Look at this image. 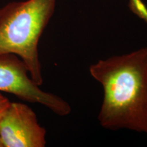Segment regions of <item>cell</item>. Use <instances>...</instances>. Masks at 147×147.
<instances>
[{
	"label": "cell",
	"mask_w": 147,
	"mask_h": 147,
	"mask_svg": "<svg viewBox=\"0 0 147 147\" xmlns=\"http://www.w3.org/2000/svg\"><path fill=\"white\" fill-rule=\"evenodd\" d=\"M47 131L35 112L26 104L10 102L0 118V139L3 147H45Z\"/></svg>",
	"instance_id": "obj_4"
},
{
	"label": "cell",
	"mask_w": 147,
	"mask_h": 147,
	"mask_svg": "<svg viewBox=\"0 0 147 147\" xmlns=\"http://www.w3.org/2000/svg\"><path fill=\"white\" fill-rule=\"evenodd\" d=\"M56 3L57 0H26L0 8V55L18 56L38 86L43 83L38 44Z\"/></svg>",
	"instance_id": "obj_2"
},
{
	"label": "cell",
	"mask_w": 147,
	"mask_h": 147,
	"mask_svg": "<svg viewBox=\"0 0 147 147\" xmlns=\"http://www.w3.org/2000/svg\"><path fill=\"white\" fill-rule=\"evenodd\" d=\"M10 102L6 97L3 96L2 94L0 93V118L8 106Z\"/></svg>",
	"instance_id": "obj_6"
},
{
	"label": "cell",
	"mask_w": 147,
	"mask_h": 147,
	"mask_svg": "<svg viewBox=\"0 0 147 147\" xmlns=\"http://www.w3.org/2000/svg\"><path fill=\"white\" fill-rule=\"evenodd\" d=\"M0 91L41 104L61 117L71 113V106L65 100L40 89L31 78L26 65L15 55H0Z\"/></svg>",
	"instance_id": "obj_3"
},
{
	"label": "cell",
	"mask_w": 147,
	"mask_h": 147,
	"mask_svg": "<svg viewBox=\"0 0 147 147\" xmlns=\"http://www.w3.org/2000/svg\"><path fill=\"white\" fill-rule=\"evenodd\" d=\"M0 147H3V144H2V142H1V139H0Z\"/></svg>",
	"instance_id": "obj_7"
},
{
	"label": "cell",
	"mask_w": 147,
	"mask_h": 147,
	"mask_svg": "<svg viewBox=\"0 0 147 147\" xmlns=\"http://www.w3.org/2000/svg\"><path fill=\"white\" fill-rule=\"evenodd\" d=\"M129 8L134 13L147 21V9L141 0H129Z\"/></svg>",
	"instance_id": "obj_5"
},
{
	"label": "cell",
	"mask_w": 147,
	"mask_h": 147,
	"mask_svg": "<svg viewBox=\"0 0 147 147\" xmlns=\"http://www.w3.org/2000/svg\"><path fill=\"white\" fill-rule=\"evenodd\" d=\"M89 72L103 89L100 125L147 134V47L99 60Z\"/></svg>",
	"instance_id": "obj_1"
}]
</instances>
